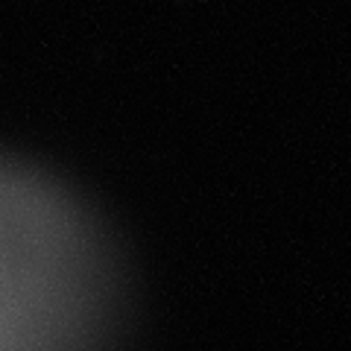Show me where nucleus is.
<instances>
[{
    "label": "nucleus",
    "mask_w": 351,
    "mask_h": 351,
    "mask_svg": "<svg viewBox=\"0 0 351 351\" xmlns=\"http://www.w3.org/2000/svg\"><path fill=\"white\" fill-rule=\"evenodd\" d=\"M126 269L80 196L0 170V351H114Z\"/></svg>",
    "instance_id": "obj_1"
}]
</instances>
